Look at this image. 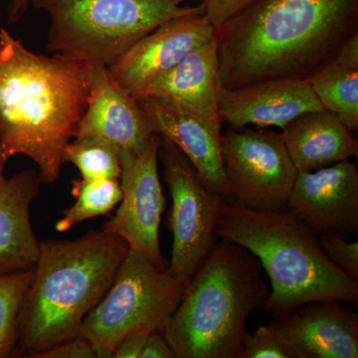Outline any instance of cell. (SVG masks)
Instances as JSON below:
<instances>
[{
	"label": "cell",
	"instance_id": "13",
	"mask_svg": "<svg viewBox=\"0 0 358 358\" xmlns=\"http://www.w3.org/2000/svg\"><path fill=\"white\" fill-rule=\"evenodd\" d=\"M350 306L313 301L274 317L289 358H357L358 315Z\"/></svg>",
	"mask_w": 358,
	"mask_h": 358
},
{
	"label": "cell",
	"instance_id": "21",
	"mask_svg": "<svg viewBox=\"0 0 358 358\" xmlns=\"http://www.w3.org/2000/svg\"><path fill=\"white\" fill-rule=\"evenodd\" d=\"M71 193L76 202L63 210V217L55 225L58 232L69 231L87 219L106 215L122 196L117 178L75 179Z\"/></svg>",
	"mask_w": 358,
	"mask_h": 358
},
{
	"label": "cell",
	"instance_id": "1",
	"mask_svg": "<svg viewBox=\"0 0 358 358\" xmlns=\"http://www.w3.org/2000/svg\"><path fill=\"white\" fill-rule=\"evenodd\" d=\"M358 33V0H257L215 31L223 88L308 79Z\"/></svg>",
	"mask_w": 358,
	"mask_h": 358
},
{
	"label": "cell",
	"instance_id": "32",
	"mask_svg": "<svg viewBox=\"0 0 358 358\" xmlns=\"http://www.w3.org/2000/svg\"><path fill=\"white\" fill-rule=\"evenodd\" d=\"M7 162L3 159L0 154V187L3 185L4 181L6 180V173H4V169H6V164Z\"/></svg>",
	"mask_w": 358,
	"mask_h": 358
},
{
	"label": "cell",
	"instance_id": "28",
	"mask_svg": "<svg viewBox=\"0 0 358 358\" xmlns=\"http://www.w3.org/2000/svg\"><path fill=\"white\" fill-rule=\"evenodd\" d=\"M147 331H138L129 334L122 338L121 343L115 348L113 357L115 358H141L145 348V341L150 336Z\"/></svg>",
	"mask_w": 358,
	"mask_h": 358
},
{
	"label": "cell",
	"instance_id": "20",
	"mask_svg": "<svg viewBox=\"0 0 358 358\" xmlns=\"http://www.w3.org/2000/svg\"><path fill=\"white\" fill-rule=\"evenodd\" d=\"M324 109L334 113L352 131L358 129V70L331 60L308 79Z\"/></svg>",
	"mask_w": 358,
	"mask_h": 358
},
{
	"label": "cell",
	"instance_id": "19",
	"mask_svg": "<svg viewBox=\"0 0 358 358\" xmlns=\"http://www.w3.org/2000/svg\"><path fill=\"white\" fill-rule=\"evenodd\" d=\"M281 136L298 173L317 171L358 155L352 129L326 109L299 115L282 129Z\"/></svg>",
	"mask_w": 358,
	"mask_h": 358
},
{
	"label": "cell",
	"instance_id": "12",
	"mask_svg": "<svg viewBox=\"0 0 358 358\" xmlns=\"http://www.w3.org/2000/svg\"><path fill=\"white\" fill-rule=\"evenodd\" d=\"M287 207L317 235L358 233V169L350 160L296 174Z\"/></svg>",
	"mask_w": 358,
	"mask_h": 358
},
{
	"label": "cell",
	"instance_id": "18",
	"mask_svg": "<svg viewBox=\"0 0 358 358\" xmlns=\"http://www.w3.org/2000/svg\"><path fill=\"white\" fill-rule=\"evenodd\" d=\"M38 171L25 169L0 187V275L32 270L40 241L30 222V205L41 185Z\"/></svg>",
	"mask_w": 358,
	"mask_h": 358
},
{
	"label": "cell",
	"instance_id": "25",
	"mask_svg": "<svg viewBox=\"0 0 358 358\" xmlns=\"http://www.w3.org/2000/svg\"><path fill=\"white\" fill-rule=\"evenodd\" d=\"M241 358H289L284 341L273 322L247 334Z\"/></svg>",
	"mask_w": 358,
	"mask_h": 358
},
{
	"label": "cell",
	"instance_id": "16",
	"mask_svg": "<svg viewBox=\"0 0 358 358\" xmlns=\"http://www.w3.org/2000/svg\"><path fill=\"white\" fill-rule=\"evenodd\" d=\"M138 101L110 77L105 65H91L88 103L75 138H96L141 154L152 136Z\"/></svg>",
	"mask_w": 358,
	"mask_h": 358
},
{
	"label": "cell",
	"instance_id": "11",
	"mask_svg": "<svg viewBox=\"0 0 358 358\" xmlns=\"http://www.w3.org/2000/svg\"><path fill=\"white\" fill-rule=\"evenodd\" d=\"M215 36L203 4L162 23L107 66L113 80L136 96L150 80L171 69L197 47Z\"/></svg>",
	"mask_w": 358,
	"mask_h": 358
},
{
	"label": "cell",
	"instance_id": "5",
	"mask_svg": "<svg viewBox=\"0 0 358 358\" xmlns=\"http://www.w3.org/2000/svg\"><path fill=\"white\" fill-rule=\"evenodd\" d=\"M215 233L260 261L270 280V296L263 310L271 317L313 301L357 305L358 282L327 259L319 235L288 207L255 211L225 200Z\"/></svg>",
	"mask_w": 358,
	"mask_h": 358
},
{
	"label": "cell",
	"instance_id": "9",
	"mask_svg": "<svg viewBox=\"0 0 358 358\" xmlns=\"http://www.w3.org/2000/svg\"><path fill=\"white\" fill-rule=\"evenodd\" d=\"M221 150L230 202L255 211L286 206L298 171L281 133L229 127Z\"/></svg>",
	"mask_w": 358,
	"mask_h": 358
},
{
	"label": "cell",
	"instance_id": "23",
	"mask_svg": "<svg viewBox=\"0 0 358 358\" xmlns=\"http://www.w3.org/2000/svg\"><path fill=\"white\" fill-rule=\"evenodd\" d=\"M34 268L0 275V358L13 357L17 341V317Z\"/></svg>",
	"mask_w": 358,
	"mask_h": 358
},
{
	"label": "cell",
	"instance_id": "6",
	"mask_svg": "<svg viewBox=\"0 0 358 358\" xmlns=\"http://www.w3.org/2000/svg\"><path fill=\"white\" fill-rule=\"evenodd\" d=\"M49 17L47 49L109 66L166 21L192 10L176 0H31Z\"/></svg>",
	"mask_w": 358,
	"mask_h": 358
},
{
	"label": "cell",
	"instance_id": "2",
	"mask_svg": "<svg viewBox=\"0 0 358 358\" xmlns=\"http://www.w3.org/2000/svg\"><path fill=\"white\" fill-rule=\"evenodd\" d=\"M91 65L30 51L0 28V154L24 155L42 183L60 178L63 152L76 136L90 92Z\"/></svg>",
	"mask_w": 358,
	"mask_h": 358
},
{
	"label": "cell",
	"instance_id": "7",
	"mask_svg": "<svg viewBox=\"0 0 358 358\" xmlns=\"http://www.w3.org/2000/svg\"><path fill=\"white\" fill-rule=\"evenodd\" d=\"M185 287L140 252L129 249L110 288L86 315L78 336L91 343L96 357H113L129 334L162 333Z\"/></svg>",
	"mask_w": 358,
	"mask_h": 358
},
{
	"label": "cell",
	"instance_id": "29",
	"mask_svg": "<svg viewBox=\"0 0 358 358\" xmlns=\"http://www.w3.org/2000/svg\"><path fill=\"white\" fill-rule=\"evenodd\" d=\"M141 358H176L173 350L162 333L148 336Z\"/></svg>",
	"mask_w": 358,
	"mask_h": 358
},
{
	"label": "cell",
	"instance_id": "17",
	"mask_svg": "<svg viewBox=\"0 0 358 358\" xmlns=\"http://www.w3.org/2000/svg\"><path fill=\"white\" fill-rule=\"evenodd\" d=\"M152 134L173 143L200 174L229 201L221 138L196 117L152 96L136 98Z\"/></svg>",
	"mask_w": 358,
	"mask_h": 358
},
{
	"label": "cell",
	"instance_id": "26",
	"mask_svg": "<svg viewBox=\"0 0 358 358\" xmlns=\"http://www.w3.org/2000/svg\"><path fill=\"white\" fill-rule=\"evenodd\" d=\"M255 1L257 0H204L202 4L207 20L216 31L226 21L241 13Z\"/></svg>",
	"mask_w": 358,
	"mask_h": 358
},
{
	"label": "cell",
	"instance_id": "33",
	"mask_svg": "<svg viewBox=\"0 0 358 358\" xmlns=\"http://www.w3.org/2000/svg\"><path fill=\"white\" fill-rule=\"evenodd\" d=\"M176 1L178 2V3H183L185 1H196L200 2V3H202V2L204 1V0H176Z\"/></svg>",
	"mask_w": 358,
	"mask_h": 358
},
{
	"label": "cell",
	"instance_id": "24",
	"mask_svg": "<svg viewBox=\"0 0 358 358\" xmlns=\"http://www.w3.org/2000/svg\"><path fill=\"white\" fill-rule=\"evenodd\" d=\"M324 255L353 281L358 282V242H348L338 234L319 235Z\"/></svg>",
	"mask_w": 358,
	"mask_h": 358
},
{
	"label": "cell",
	"instance_id": "27",
	"mask_svg": "<svg viewBox=\"0 0 358 358\" xmlns=\"http://www.w3.org/2000/svg\"><path fill=\"white\" fill-rule=\"evenodd\" d=\"M34 358H95V350L86 338L77 336L42 350Z\"/></svg>",
	"mask_w": 358,
	"mask_h": 358
},
{
	"label": "cell",
	"instance_id": "3",
	"mask_svg": "<svg viewBox=\"0 0 358 358\" xmlns=\"http://www.w3.org/2000/svg\"><path fill=\"white\" fill-rule=\"evenodd\" d=\"M129 249L122 238L102 230L76 240L40 242L34 275L18 313L13 357H33L77 336Z\"/></svg>",
	"mask_w": 358,
	"mask_h": 358
},
{
	"label": "cell",
	"instance_id": "4",
	"mask_svg": "<svg viewBox=\"0 0 358 358\" xmlns=\"http://www.w3.org/2000/svg\"><path fill=\"white\" fill-rule=\"evenodd\" d=\"M268 296L258 258L220 238L185 285L162 336L176 358H241L247 320Z\"/></svg>",
	"mask_w": 358,
	"mask_h": 358
},
{
	"label": "cell",
	"instance_id": "22",
	"mask_svg": "<svg viewBox=\"0 0 358 358\" xmlns=\"http://www.w3.org/2000/svg\"><path fill=\"white\" fill-rule=\"evenodd\" d=\"M62 159L63 164L76 166L84 179H120L121 176L120 150L96 138L71 141L64 148Z\"/></svg>",
	"mask_w": 358,
	"mask_h": 358
},
{
	"label": "cell",
	"instance_id": "8",
	"mask_svg": "<svg viewBox=\"0 0 358 358\" xmlns=\"http://www.w3.org/2000/svg\"><path fill=\"white\" fill-rule=\"evenodd\" d=\"M159 157L173 201V254L166 272L185 286L217 244L216 224L226 199L166 138L160 141Z\"/></svg>",
	"mask_w": 358,
	"mask_h": 358
},
{
	"label": "cell",
	"instance_id": "30",
	"mask_svg": "<svg viewBox=\"0 0 358 358\" xmlns=\"http://www.w3.org/2000/svg\"><path fill=\"white\" fill-rule=\"evenodd\" d=\"M333 60L343 67L358 70V33L343 43Z\"/></svg>",
	"mask_w": 358,
	"mask_h": 358
},
{
	"label": "cell",
	"instance_id": "31",
	"mask_svg": "<svg viewBox=\"0 0 358 358\" xmlns=\"http://www.w3.org/2000/svg\"><path fill=\"white\" fill-rule=\"evenodd\" d=\"M31 6V0H8L6 8L7 23L14 24L22 20Z\"/></svg>",
	"mask_w": 358,
	"mask_h": 358
},
{
	"label": "cell",
	"instance_id": "14",
	"mask_svg": "<svg viewBox=\"0 0 358 358\" xmlns=\"http://www.w3.org/2000/svg\"><path fill=\"white\" fill-rule=\"evenodd\" d=\"M222 87L216 37L188 53L178 64L157 75L138 95L152 96L196 117L214 133L222 134L219 93Z\"/></svg>",
	"mask_w": 358,
	"mask_h": 358
},
{
	"label": "cell",
	"instance_id": "15",
	"mask_svg": "<svg viewBox=\"0 0 358 358\" xmlns=\"http://www.w3.org/2000/svg\"><path fill=\"white\" fill-rule=\"evenodd\" d=\"M219 114L231 128L284 129L299 115L324 110L307 80H264L235 89L221 87Z\"/></svg>",
	"mask_w": 358,
	"mask_h": 358
},
{
	"label": "cell",
	"instance_id": "10",
	"mask_svg": "<svg viewBox=\"0 0 358 358\" xmlns=\"http://www.w3.org/2000/svg\"><path fill=\"white\" fill-rule=\"evenodd\" d=\"M160 141L159 134H154L141 154L120 152L121 204L112 219L103 224L102 231L122 238L129 249L166 270L169 263L159 245L160 221L166 205L159 173Z\"/></svg>",
	"mask_w": 358,
	"mask_h": 358
}]
</instances>
